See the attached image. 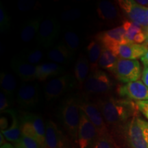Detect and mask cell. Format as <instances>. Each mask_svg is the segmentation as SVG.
<instances>
[{
  "label": "cell",
  "mask_w": 148,
  "mask_h": 148,
  "mask_svg": "<svg viewBox=\"0 0 148 148\" xmlns=\"http://www.w3.org/2000/svg\"><path fill=\"white\" fill-rule=\"evenodd\" d=\"M97 106L107 125L116 126L134 116L138 109L136 103L126 99L109 97L99 99Z\"/></svg>",
  "instance_id": "obj_1"
},
{
  "label": "cell",
  "mask_w": 148,
  "mask_h": 148,
  "mask_svg": "<svg viewBox=\"0 0 148 148\" xmlns=\"http://www.w3.org/2000/svg\"><path fill=\"white\" fill-rule=\"evenodd\" d=\"M80 99L70 96L64 99L58 107V117L62 126L74 143H77L80 121Z\"/></svg>",
  "instance_id": "obj_2"
},
{
  "label": "cell",
  "mask_w": 148,
  "mask_h": 148,
  "mask_svg": "<svg viewBox=\"0 0 148 148\" xmlns=\"http://www.w3.org/2000/svg\"><path fill=\"white\" fill-rule=\"evenodd\" d=\"M22 134L36 140L40 147L46 148L45 123L42 116L36 114H25L21 119Z\"/></svg>",
  "instance_id": "obj_3"
},
{
  "label": "cell",
  "mask_w": 148,
  "mask_h": 148,
  "mask_svg": "<svg viewBox=\"0 0 148 148\" xmlns=\"http://www.w3.org/2000/svg\"><path fill=\"white\" fill-rule=\"evenodd\" d=\"M127 138L132 148H148V121L133 116L127 125Z\"/></svg>",
  "instance_id": "obj_4"
},
{
  "label": "cell",
  "mask_w": 148,
  "mask_h": 148,
  "mask_svg": "<svg viewBox=\"0 0 148 148\" xmlns=\"http://www.w3.org/2000/svg\"><path fill=\"white\" fill-rule=\"evenodd\" d=\"M112 87V79L106 72L100 69L90 72L82 86L86 93L92 95H106Z\"/></svg>",
  "instance_id": "obj_5"
},
{
  "label": "cell",
  "mask_w": 148,
  "mask_h": 148,
  "mask_svg": "<svg viewBox=\"0 0 148 148\" xmlns=\"http://www.w3.org/2000/svg\"><path fill=\"white\" fill-rule=\"evenodd\" d=\"M60 25L58 20L53 16H47L42 20L36 36L37 45L42 49L51 47L58 38Z\"/></svg>",
  "instance_id": "obj_6"
},
{
  "label": "cell",
  "mask_w": 148,
  "mask_h": 148,
  "mask_svg": "<svg viewBox=\"0 0 148 148\" xmlns=\"http://www.w3.org/2000/svg\"><path fill=\"white\" fill-rule=\"evenodd\" d=\"M76 79L70 74H64L49 80L45 84L44 93L46 101L56 99L75 86Z\"/></svg>",
  "instance_id": "obj_7"
},
{
  "label": "cell",
  "mask_w": 148,
  "mask_h": 148,
  "mask_svg": "<svg viewBox=\"0 0 148 148\" xmlns=\"http://www.w3.org/2000/svg\"><path fill=\"white\" fill-rule=\"evenodd\" d=\"M112 73L118 80L125 84L138 80L142 75L140 63L137 60L123 58L117 59Z\"/></svg>",
  "instance_id": "obj_8"
},
{
  "label": "cell",
  "mask_w": 148,
  "mask_h": 148,
  "mask_svg": "<svg viewBox=\"0 0 148 148\" xmlns=\"http://www.w3.org/2000/svg\"><path fill=\"white\" fill-rule=\"evenodd\" d=\"M79 106L81 110L86 114L88 119L95 126L99 137L110 135L108 125L97 104L86 99H80Z\"/></svg>",
  "instance_id": "obj_9"
},
{
  "label": "cell",
  "mask_w": 148,
  "mask_h": 148,
  "mask_svg": "<svg viewBox=\"0 0 148 148\" xmlns=\"http://www.w3.org/2000/svg\"><path fill=\"white\" fill-rule=\"evenodd\" d=\"M98 137L99 136L95 126L80 109V121L77 138L78 147L91 148Z\"/></svg>",
  "instance_id": "obj_10"
},
{
  "label": "cell",
  "mask_w": 148,
  "mask_h": 148,
  "mask_svg": "<svg viewBox=\"0 0 148 148\" xmlns=\"http://www.w3.org/2000/svg\"><path fill=\"white\" fill-rule=\"evenodd\" d=\"M117 2L119 8L130 21L143 27L144 29L148 27L145 7L138 4L133 0H119Z\"/></svg>",
  "instance_id": "obj_11"
},
{
  "label": "cell",
  "mask_w": 148,
  "mask_h": 148,
  "mask_svg": "<svg viewBox=\"0 0 148 148\" xmlns=\"http://www.w3.org/2000/svg\"><path fill=\"white\" fill-rule=\"evenodd\" d=\"M95 38L103 47L109 50L118 45L129 43L125 38V32L122 25L98 33Z\"/></svg>",
  "instance_id": "obj_12"
},
{
  "label": "cell",
  "mask_w": 148,
  "mask_h": 148,
  "mask_svg": "<svg viewBox=\"0 0 148 148\" xmlns=\"http://www.w3.org/2000/svg\"><path fill=\"white\" fill-rule=\"evenodd\" d=\"M117 92L120 97L129 100H148V87L141 80L121 85L118 88Z\"/></svg>",
  "instance_id": "obj_13"
},
{
  "label": "cell",
  "mask_w": 148,
  "mask_h": 148,
  "mask_svg": "<svg viewBox=\"0 0 148 148\" xmlns=\"http://www.w3.org/2000/svg\"><path fill=\"white\" fill-rule=\"evenodd\" d=\"M39 85L23 83L17 92L16 101L21 108H29L36 106L39 100Z\"/></svg>",
  "instance_id": "obj_14"
},
{
  "label": "cell",
  "mask_w": 148,
  "mask_h": 148,
  "mask_svg": "<svg viewBox=\"0 0 148 148\" xmlns=\"http://www.w3.org/2000/svg\"><path fill=\"white\" fill-rule=\"evenodd\" d=\"M46 148H71L69 140L51 120L45 123Z\"/></svg>",
  "instance_id": "obj_15"
},
{
  "label": "cell",
  "mask_w": 148,
  "mask_h": 148,
  "mask_svg": "<svg viewBox=\"0 0 148 148\" xmlns=\"http://www.w3.org/2000/svg\"><path fill=\"white\" fill-rule=\"evenodd\" d=\"M96 11L99 18L108 26L119 23L121 19L118 8L112 1H99L97 3Z\"/></svg>",
  "instance_id": "obj_16"
},
{
  "label": "cell",
  "mask_w": 148,
  "mask_h": 148,
  "mask_svg": "<svg viewBox=\"0 0 148 148\" xmlns=\"http://www.w3.org/2000/svg\"><path fill=\"white\" fill-rule=\"evenodd\" d=\"M148 50L147 45L144 44L127 43L114 47L110 49L112 53L118 58L136 60L141 58Z\"/></svg>",
  "instance_id": "obj_17"
},
{
  "label": "cell",
  "mask_w": 148,
  "mask_h": 148,
  "mask_svg": "<svg viewBox=\"0 0 148 148\" xmlns=\"http://www.w3.org/2000/svg\"><path fill=\"white\" fill-rule=\"evenodd\" d=\"M10 66L23 82H29L36 79V66L27 63L19 57H13L11 60Z\"/></svg>",
  "instance_id": "obj_18"
},
{
  "label": "cell",
  "mask_w": 148,
  "mask_h": 148,
  "mask_svg": "<svg viewBox=\"0 0 148 148\" xmlns=\"http://www.w3.org/2000/svg\"><path fill=\"white\" fill-rule=\"evenodd\" d=\"M122 27L124 29L125 38L129 43L141 45L147 40V36L145 32L142 29V27L130 20H125L123 21Z\"/></svg>",
  "instance_id": "obj_19"
},
{
  "label": "cell",
  "mask_w": 148,
  "mask_h": 148,
  "mask_svg": "<svg viewBox=\"0 0 148 148\" xmlns=\"http://www.w3.org/2000/svg\"><path fill=\"white\" fill-rule=\"evenodd\" d=\"M64 72V68L60 64L54 62L42 63L36 66V76L38 80L45 81L51 77L58 76Z\"/></svg>",
  "instance_id": "obj_20"
},
{
  "label": "cell",
  "mask_w": 148,
  "mask_h": 148,
  "mask_svg": "<svg viewBox=\"0 0 148 148\" xmlns=\"http://www.w3.org/2000/svg\"><path fill=\"white\" fill-rule=\"evenodd\" d=\"M47 57L54 63L59 64H67L73 58L64 42H58L50 49L47 53Z\"/></svg>",
  "instance_id": "obj_21"
},
{
  "label": "cell",
  "mask_w": 148,
  "mask_h": 148,
  "mask_svg": "<svg viewBox=\"0 0 148 148\" xmlns=\"http://www.w3.org/2000/svg\"><path fill=\"white\" fill-rule=\"evenodd\" d=\"M90 64L88 59L82 53L79 55L74 68V77L80 86H83L89 75Z\"/></svg>",
  "instance_id": "obj_22"
},
{
  "label": "cell",
  "mask_w": 148,
  "mask_h": 148,
  "mask_svg": "<svg viewBox=\"0 0 148 148\" xmlns=\"http://www.w3.org/2000/svg\"><path fill=\"white\" fill-rule=\"evenodd\" d=\"M42 16H36L29 20L23 25L20 32V38L22 41L28 42L31 41L35 36H36L37 33L39 29L41 23Z\"/></svg>",
  "instance_id": "obj_23"
},
{
  "label": "cell",
  "mask_w": 148,
  "mask_h": 148,
  "mask_svg": "<svg viewBox=\"0 0 148 148\" xmlns=\"http://www.w3.org/2000/svg\"><path fill=\"white\" fill-rule=\"evenodd\" d=\"M103 46L96 40H93L89 42L87 46V53L88 61L90 64V71H95L99 69L98 62L103 50Z\"/></svg>",
  "instance_id": "obj_24"
},
{
  "label": "cell",
  "mask_w": 148,
  "mask_h": 148,
  "mask_svg": "<svg viewBox=\"0 0 148 148\" xmlns=\"http://www.w3.org/2000/svg\"><path fill=\"white\" fill-rule=\"evenodd\" d=\"M1 133H2L5 139L11 143H14V145L19 141L22 136V131L21 124L16 116L14 117L12 125L8 129L1 130Z\"/></svg>",
  "instance_id": "obj_25"
},
{
  "label": "cell",
  "mask_w": 148,
  "mask_h": 148,
  "mask_svg": "<svg viewBox=\"0 0 148 148\" xmlns=\"http://www.w3.org/2000/svg\"><path fill=\"white\" fill-rule=\"evenodd\" d=\"M117 59V57H116L112 51L103 47L98 62V66L99 67L112 73L115 67Z\"/></svg>",
  "instance_id": "obj_26"
},
{
  "label": "cell",
  "mask_w": 148,
  "mask_h": 148,
  "mask_svg": "<svg viewBox=\"0 0 148 148\" xmlns=\"http://www.w3.org/2000/svg\"><path fill=\"white\" fill-rule=\"evenodd\" d=\"M0 84L3 91L7 96L12 97L16 88V81L12 74L8 72H1L0 75Z\"/></svg>",
  "instance_id": "obj_27"
},
{
  "label": "cell",
  "mask_w": 148,
  "mask_h": 148,
  "mask_svg": "<svg viewBox=\"0 0 148 148\" xmlns=\"http://www.w3.org/2000/svg\"><path fill=\"white\" fill-rule=\"evenodd\" d=\"M64 43L65 44L66 47L69 49V52L71 53L72 56H75V53H77L79 47V36L74 31L71 29H67L65 31L64 34Z\"/></svg>",
  "instance_id": "obj_28"
},
{
  "label": "cell",
  "mask_w": 148,
  "mask_h": 148,
  "mask_svg": "<svg viewBox=\"0 0 148 148\" xmlns=\"http://www.w3.org/2000/svg\"><path fill=\"white\" fill-rule=\"evenodd\" d=\"M21 60L27 63L34 64L39 63L40 61L43 58V53L42 51L37 49H29L22 51L18 56Z\"/></svg>",
  "instance_id": "obj_29"
},
{
  "label": "cell",
  "mask_w": 148,
  "mask_h": 148,
  "mask_svg": "<svg viewBox=\"0 0 148 148\" xmlns=\"http://www.w3.org/2000/svg\"><path fill=\"white\" fill-rule=\"evenodd\" d=\"M10 27V17L2 3H0V29L1 32H5L9 30Z\"/></svg>",
  "instance_id": "obj_30"
},
{
  "label": "cell",
  "mask_w": 148,
  "mask_h": 148,
  "mask_svg": "<svg viewBox=\"0 0 148 148\" xmlns=\"http://www.w3.org/2000/svg\"><path fill=\"white\" fill-rule=\"evenodd\" d=\"M91 148H114L113 139L110 135L98 137Z\"/></svg>",
  "instance_id": "obj_31"
},
{
  "label": "cell",
  "mask_w": 148,
  "mask_h": 148,
  "mask_svg": "<svg viewBox=\"0 0 148 148\" xmlns=\"http://www.w3.org/2000/svg\"><path fill=\"white\" fill-rule=\"evenodd\" d=\"M82 12L78 8H71L64 11L61 14V18L64 21H73L80 17Z\"/></svg>",
  "instance_id": "obj_32"
},
{
  "label": "cell",
  "mask_w": 148,
  "mask_h": 148,
  "mask_svg": "<svg viewBox=\"0 0 148 148\" xmlns=\"http://www.w3.org/2000/svg\"><path fill=\"white\" fill-rule=\"evenodd\" d=\"M17 143L22 148H40L39 144L36 140L23 134H22L21 139Z\"/></svg>",
  "instance_id": "obj_33"
},
{
  "label": "cell",
  "mask_w": 148,
  "mask_h": 148,
  "mask_svg": "<svg viewBox=\"0 0 148 148\" xmlns=\"http://www.w3.org/2000/svg\"><path fill=\"white\" fill-rule=\"evenodd\" d=\"M36 4V1H32V0H21V1H18L17 3L18 9L23 12L32 10Z\"/></svg>",
  "instance_id": "obj_34"
},
{
  "label": "cell",
  "mask_w": 148,
  "mask_h": 148,
  "mask_svg": "<svg viewBox=\"0 0 148 148\" xmlns=\"http://www.w3.org/2000/svg\"><path fill=\"white\" fill-rule=\"evenodd\" d=\"M11 103L9 101L8 96L3 92H1L0 93V110L1 112L8 110L10 107Z\"/></svg>",
  "instance_id": "obj_35"
},
{
  "label": "cell",
  "mask_w": 148,
  "mask_h": 148,
  "mask_svg": "<svg viewBox=\"0 0 148 148\" xmlns=\"http://www.w3.org/2000/svg\"><path fill=\"white\" fill-rule=\"evenodd\" d=\"M138 110L148 120V100L136 101Z\"/></svg>",
  "instance_id": "obj_36"
},
{
  "label": "cell",
  "mask_w": 148,
  "mask_h": 148,
  "mask_svg": "<svg viewBox=\"0 0 148 148\" xmlns=\"http://www.w3.org/2000/svg\"><path fill=\"white\" fill-rule=\"evenodd\" d=\"M141 78L143 82L148 87V67L145 66L143 72H142Z\"/></svg>",
  "instance_id": "obj_37"
},
{
  "label": "cell",
  "mask_w": 148,
  "mask_h": 148,
  "mask_svg": "<svg viewBox=\"0 0 148 148\" xmlns=\"http://www.w3.org/2000/svg\"><path fill=\"white\" fill-rule=\"evenodd\" d=\"M140 60H141V62H143L144 66H146V67H148V50L146 51L145 54L140 58Z\"/></svg>",
  "instance_id": "obj_38"
},
{
  "label": "cell",
  "mask_w": 148,
  "mask_h": 148,
  "mask_svg": "<svg viewBox=\"0 0 148 148\" xmlns=\"http://www.w3.org/2000/svg\"><path fill=\"white\" fill-rule=\"evenodd\" d=\"M0 139H1V141H0V145H1V146H2L3 145H4L5 143H7V142L5 140V138L4 137V136H3L2 133H1V135H0Z\"/></svg>",
  "instance_id": "obj_39"
},
{
  "label": "cell",
  "mask_w": 148,
  "mask_h": 148,
  "mask_svg": "<svg viewBox=\"0 0 148 148\" xmlns=\"http://www.w3.org/2000/svg\"><path fill=\"white\" fill-rule=\"evenodd\" d=\"M1 148H16V147L10 143H5L4 145L1 146Z\"/></svg>",
  "instance_id": "obj_40"
},
{
  "label": "cell",
  "mask_w": 148,
  "mask_h": 148,
  "mask_svg": "<svg viewBox=\"0 0 148 148\" xmlns=\"http://www.w3.org/2000/svg\"><path fill=\"white\" fill-rule=\"evenodd\" d=\"M145 10L146 19H147V23H148V8H147V7H145Z\"/></svg>",
  "instance_id": "obj_41"
},
{
  "label": "cell",
  "mask_w": 148,
  "mask_h": 148,
  "mask_svg": "<svg viewBox=\"0 0 148 148\" xmlns=\"http://www.w3.org/2000/svg\"><path fill=\"white\" fill-rule=\"evenodd\" d=\"M14 147H15L16 148H22L21 146H20V145H18V143H16V144H15V145H14Z\"/></svg>",
  "instance_id": "obj_42"
},
{
  "label": "cell",
  "mask_w": 148,
  "mask_h": 148,
  "mask_svg": "<svg viewBox=\"0 0 148 148\" xmlns=\"http://www.w3.org/2000/svg\"><path fill=\"white\" fill-rule=\"evenodd\" d=\"M40 148H41V147H40Z\"/></svg>",
  "instance_id": "obj_43"
}]
</instances>
